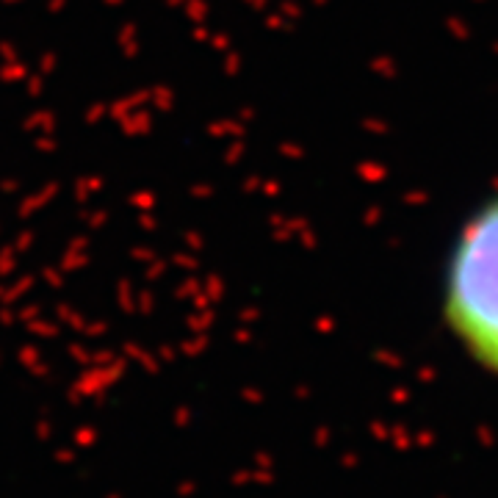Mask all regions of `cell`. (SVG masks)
Instances as JSON below:
<instances>
[{"label":"cell","instance_id":"6da1fadb","mask_svg":"<svg viewBox=\"0 0 498 498\" xmlns=\"http://www.w3.org/2000/svg\"><path fill=\"white\" fill-rule=\"evenodd\" d=\"M446 321L465 352L498 377V199L470 219L451 255Z\"/></svg>","mask_w":498,"mask_h":498}]
</instances>
